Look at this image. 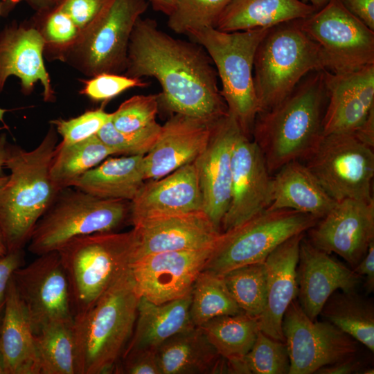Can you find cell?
I'll return each instance as SVG.
<instances>
[{
  "mask_svg": "<svg viewBox=\"0 0 374 374\" xmlns=\"http://www.w3.org/2000/svg\"><path fill=\"white\" fill-rule=\"evenodd\" d=\"M125 75L154 78L168 112L214 123L228 114L214 64L197 43L176 39L140 17L132 30Z\"/></svg>",
  "mask_w": 374,
  "mask_h": 374,
  "instance_id": "cell-1",
  "label": "cell"
},
{
  "mask_svg": "<svg viewBox=\"0 0 374 374\" xmlns=\"http://www.w3.org/2000/svg\"><path fill=\"white\" fill-rule=\"evenodd\" d=\"M57 144L53 125L31 150L8 143L4 166L10 174L0 187V233L8 253L28 244L36 224L61 190L50 175Z\"/></svg>",
  "mask_w": 374,
  "mask_h": 374,
  "instance_id": "cell-2",
  "label": "cell"
},
{
  "mask_svg": "<svg viewBox=\"0 0 374 374\" xmlns=\"http://www.w3.org/2000/svg\"><path fill=\"white\" fill-rule=\"evenodd\" d=\"M327 92L324 70L308 73L280 103L256 118L251 136L271 175L305 160L322 136Z\"/></svg>",
  "mask_w": 374,
  "mask_h": 374,
  "instance_id": "cell-3",
  "label": "cell"
},
{
  "mask_svg": "<svg viewBox=\"0 0 374 374\" xmlns=\"http://www.w3.org/2000/svg\"><path fill=\"white\" fill-rule=\"evenodd\" d=\"M130 269L73 322L76 374H109L134 329L140 299Z\"/></svg>",
  "mask_w": 374,
  "mask_h": 374,
  "instance_id": "cell-4",
  "label": "cell"
},
{
  "mask_svg": "<svg viewBox=\"0 0 374 374\" xmlns=\"http://www.w3.org/2000/svg\"><path fill=\"white\" fill-rule=\"evenodd\" d=\"M326 69L323 52L302 29L301 19L272 27L254 57L253 84L259 112L280 103L308 73Z\"/></svg>",
  "mask_w": 374,
  "mask_h": 374,
  "instance_id": "cell-5",
  "label": "cell"
},
{
  "mask_svg": "<svg viewBox=\"0 0 374 374\" xmlns=\"http://www.w3.org/2000/svg\"><path fill=\"white\" fill-rule=\"evenodd\" d=\"M57 252L69 284L75 317L89 309L130 269L134 255V233L132 229L78 236Z\"/></svg>",
  "mask_w": 374,
  "mask_h": 374,
  "instance_id": "cell-6",
  "label": "cell"
},
{
  "mask_svg": "<svg viewBox=\"0 0 374 374\" xmlns=\"http://www.w3.org/2000/svg\"><path fill=\"white\" fill-rule=\"evenodd\" d=\"M271 28L235 32L207 28L188 35L209 55L220 79V93L228 114L250 138L259 112L253 84L254 57L259 44Z\"/></svg>",
  "mask_w": 374,
  "mask_h": 374,
  "instance_id": "cell-7",
  "label": "cell"
},
{
  "mask_svg": "<svg viewBox=\"0 0 374 374\" xmlns=\"http://www.w3.org/2000/svg\"><path fill=\"white\" fill-rule=\"evenodd\" d=\"M128 203L99 198L74 187L62 189L36 224L28 249L39 256L57 251L78 236L115 231L130 217Z\"/></svg>",
  "mask_w": 374,
  "mask_h": 374,
  "instance_id": "cell-8",
  "label": "cell"
},
{
  "mask_svg": "<svg viewBox=\"0 0 374 374\" xmlns=\"http://www.w3.org/2000/svg\"><path fill=\"white\" fill-rule=\"evenodd\" d=\"M148 5L146 0H108L62 62L89 78L125 73L132 30Z\"/></svg>",
  "mask_w": 374,
  "mask_h": 374,
  "instance_id": "cell-9",
  "label": "cell"
},
{
  "mask_svg": "<svg viewBox=\"0 0 374 374\" xmlns=\"http://www.w3.org/2000/svg\"><path fill=\"white\" fill-rule=\"evenodd\" d=\"M319 220L292 209H265L238 226L222 232L203 271L222 276L239 267L264 262L278 245L306 232Z\"/></svg>",
  "mask_w": 374,
  "mask_h": 374,
  "instance_id": "cell-10",
  "label": "cell"
},
{
  "mask_svg": "<svg viewBox=\"0 0 374 374\" xmlns=\"http://www.w3.org/2000/svg\"><path fill=\"white\" fill-rule=\"evenodd\" d=\"M305 165L336 202L373 200V148L354 133L322 135Z\"/></svg>",
  "mask_w": 374,
  "mask_h": 374,
  "instance_id": "cell-11",
  "label": "cell"
},
{
  "mask_svg": "<svg viewBox=\"0 0 374 374\" xmlns=\"http://www.w3.org/2000/svg\"><path fill=\"white\" fill-rule=\"evenodd\" d=\"M301 26L321 48L326 70L344 73L374 64V30L340 0H328L319 10L301 19Z\"/></svg>",
  "mask_w": 374,
  "mask_h": 374,
  "instance_id": "cell-12",
  "label": "cell"
},
{
  "mask_svg": "<svg viewBox=\"0 0 374 374\" xmlns=\"http://www.w3.org/2000/svg\"><path fill=\"white\" fill-rule=\"evenodd\" d=\"M282 330L287 346L288 374L315 373L359 352L358 341L323 320H311L294 299L284 314Z\"/></svg>",
  "mask_w": 374,
  "mask_h": 374,
  "instance_id": "cell-13",
  "label": "cell"
},
{
  "mask_svg": "<svg viewBox=\"0 0 374 374\" xmlns=\"http://www.w3.org/2000/svg\"><path fill=\"white\" fill-rule=\"evenodd\" d=\"M12 278L34 334L49 323L73 320L69 284L57 251L20 266Z\"/></svg>",
  "mask_w": 374,
  "mask_h": 374,
  "instance_id": "cell-14",
  "label": "cell"
},
{
  "mask_svg": "<svg viewBox=\"0 0 374 374\" xmlns=\"http://www.w3.org/2000/svg\"><path fill=\"white\" fill-rule=\"evenodd\" d=\"M213 249L164 251L134 260L130 269L139 294L157 304L186 295Z\"/></svg>",
  "mask_w": 374,
  "mask_h": 374,
  "instance_id": "cell-15",
  "label": "cell"
},
{
  "mask_svg": "<svg viewBox=\"0 0 374 374\" xmlns=\"http://www.w3.org/2000/svg\"><path fill=\"white\" fill-rule=\"evenodd\" d=\"M271 202V177L253 139L242 132L233 148L231 198L220 230L226 232L267 209Z\"/></svg>",
  "mask_w": 374,
  "mask_h": 374,
  "instance_id": "cell-16",
  "label": "cell"
},
{
  "mask_svg": "<svg viewBox=\"0 0 374 374\" xmlns=\"http://www.w3.org/2000/svg\"><path fill=\"white\" fill-rule=\"evenodd\" d=\"M307 231L308 240L314 247L328 253L339 255L354 269L374 241V199L337 202Z\"/></svg>",
  "mask_w": 374,
  "mask_h": 374,
  "instance_id": "cell-17",
  "label": "cell"
},
{
  "mask_svg": "<svg viewBox=\"0 0 374 374\" xmlns=\"http://www.w3.org/2000/svg\"><path fill=\"white\" fill-rule=\"evenodd\" d=\"M242 132L229 114L215 121L207 145L195 160L203 211L221 231L231 198V160L235 140Z\"/></svg>",
  "mask_w": 374,
  "mask_h": 374,
  "instance_id": "cell-18",
  "label": "cell"
},
{
  "mask_svg": "<svg viewBox=\"0 0 374 374\" xmlns=\"http://www.w3.org/2000/svg\"><path fill=\"white\" fill-rule=\"evenodd\" d=\"M132 224L134 260L155 253L213 248L222 233L202 211L150 217Z\"/></svg>",
  "mask_w": 374,
  "mask_h": 374,
  "instance_id": "cell-19",
  "label": "cell"
},
{
  "mask_svg": "<svg viewBox=\"0 0 374 374\" xmlns=\"http://www.w3.org/2000/svg\"><path fill=\"white\" fill-rule=\"evenodd\" d=\"M44 40L30 20L12 21L0 30V93L10 76L20 80L24 95L35 83L43 87L45 102L55 100V91L44 62Z\"/></svg>",
  "mask_w": 374,
  "mask_h": 374,
  "instance_id": "cell-20",
  "label": "cell"
},
{
  "mask_svg": "<svg viewBox=\"0 0 374 374\" xmlns=\"http://www.w3.org/2000/svg\"><path fill=\"white\" fill-rule=\"evenodd\" d=\"M296 274L298 302L312 321L332 293L357 291L362 283L352 268L314 247L305 235L300 242Z\"/></svg>",
  "mask_w": 374,
  "mask_h": 374,
  "instance_id": "cell-21",
  "label": "cell"
},
{
  "mask_svg": "<svg viewBox=\"0 0 374 374\" xmlns=\"http://www.w3.org/2000/svg\"><path fill=\"white\" fill-rule=\"evenodd\" d=\"M324 83L322 135L355 132L374 109V64L344 73L324 70Z\"/></svg>",
  "mask_w": 374,
  "mask_h": 374,
  "instance_id": "cell-22",
  "label": "cell"
},
{
  "mask_svg": "<svg viewBox=\"0 0 374 374\" xmlns=\"http://www.w3.org/2000/svg\"><path fill=\"white\" fill-rule=\"evenodd\" d=\"M214 123L172 115L161 125L154 143L143 156L145 181L161 178L195 161L207 145Z\"/></svg>",
  "mask_w": 374,
  "mask_h": 374,
  "instance_id": "cell-23",
  "label": "cell"
},
{
  "mask_svg": "<svg viewBox=\"0 0 374 374\" xmlns=\"http://www.w3.org/2000/svg\"><path fill=\"white\" fill-rule=\"evenodd\" d=\"M203 211L202 197L195 162L170 174L145 182L130 202L132 224L143 219Z\"/></svg>",
  "mask_w": 374,
  "mask_h": 374,
  "instance_id": "cell-24",
  "label": "cell"
},
{
  "mask_svg": "<svg viewBox=\"0 0 374 374\" xmlns=\"http://www.w3.org/2000/svg\"><path fill=\"white\" fill-rule=\"evenodd\" d=\"M305 233L287 239L265 260L267 272L265 309L259 317L260 330L272 339L285 342L282 330L284 314L297 296V265L299 247Z\"/></svg>",
  "mask_w": 374,
  "mask_h": 374,
  "instance_id": "cell-25",
  "label": "cell"
},
{
  "mask_svg": "<svg viewBox=\"0 0 374 374\" xmlns=\"http://www.w3.org/2000/svg\"><path fill=\"white\" fill-rule=\"evenodd\" d=\"M0 353L6 374H39L35 334L12 275L0 328Z\"/></svg>",
  "mask_w": 374,
  "mask_h": 374,
  "instance_id": "cell-26",
  "label": "cell"
},
{
  "mask_svg": "<svg viewBox=\"0 0 374 374\" xmlns=\"http://www.w3.org/2000/svg\"><path fill=\"white\" fill-rule=\"evenodd\" d=\"M336 202L305 163L294 160L271 177V202L267 209H292L321 219Z\"/></svg>",
  "mask_w": 374,
  "mask_h": 374,
  "instance_id": "cell-27",
  "label": "cell"
},
{
  "mask_svg": "<svg viewBox=\"0 0 374 374\" xmlns=\"http://www.w3.org/2000/svg\"><path fill=\"white\" fill-rule=\"evenodd\" d=\"M161 374L228 373L226 361L217 352L200 327L179 332L157 349Z\"/></svg>",
  "mask_w": 374,
  "mask_h": 374,
  "instance_id": "cell-28",
  "label": "cell"
},
{
  "mask_svg": "<svg viewBox=\"0 0 374 374\" xmlns=\"http://www.w3.org/2000/svg\"><path fill=\"white\" fill-rule=\"evenodd\" d=\"M190 302L191 292L160 304L140 297L134 329L124 354L134 350H157L172 336L194 327Z\"/></svg>",
  "mask_w": 374,
  "mask_h": 374,
  "instance_id": "cell-29",
  "label": "cell"
},
{
  "mask_svg": "<svg viewBox=\"0 0 374 374\" xmlns=\"http://www.w3.org/2000/svg\"><path fill=\"white\" fill-rule=\"evenodd\" d=\"M300 0H231L218 19L215 28L224 32L271 28L304 19L316 12Z\"/></svg>",
  "mask_w": 374,
  "mask_h": 374,
  "instance_id": "cell-30",
  "label": "cell"
},
{
  "mask_svg": "<svg viewBox=\"0 0 374 374\" xmlns=\"http://www.w3.org/2000/svg\"><path fill=\"white\" fill-rule=\"evenodd\" d=\"M143 156L104 160L78 178L71 187L99 198L131 202L146 181Z\"/></svg>",
  "mask_w": 374,
  "mask_h": 374,
  "instance_id": "cell-31",
  "label": "cell"
},
{
  "mask_svg": "<svg viewBox=\"0 0 374 374\" xmlns=\"http://www.w3.org/2000/svg\"><path fill=\"white\" fill-rule=\"evenodd\" d=\"M257 317L244 312L214 318L200 328L227 363L228 373H239L260 330Z\"/></svg>",
  "mask_w": 374,
  "mask_h": 374,
  "instance_id": "cell-32",
  "label": "cell"
},
{
  "mask_svg": "<svg viewBox=\"0 0 374 374\" xmlns=\"http://www.w3.org/2000/svg\"><path fill=\"white\" fill-rule=\"evenodd\" d=\"M319 315L371 352L374 351V305L357 291L337 290L326 300Z\"/></svg>",
  "mask_w": 374,
  "mask_h": 374,
  "instance_id": "cell-33",
  "label": "cell"
},
{
  "mask_svg": "<svg viewBox=\"0 0 374 374\" xmlns=\"http://www.w3.org/2000/svg\"><path fill=\"white\" fill-rule=\"evenodd\" d=\"M113 154L97 135L70 145L60 142L51 161V179L60 190L71 187L85 172Z\"/></svg>",
  "mask_w": 374,
  "mask_h": 374,
  "instance_id": "cell-34",
  "label": "cell"
},
{
  "mask_svg": "<svg viewBox=\"0 0 374 374\" xmlns=\"http://www.w3.org/2000/svg\"><path fill=\"white\" fill-rule=\"evenodd\" d=\"M73 322L51 323L35 334L39 374H76Z\"/></svg>",
  "mask_w": 374,
  "mask_h": 374,
  "instance_id": "cell-35",
  "label": "cell"
},
{
  "mask_svg": "<svg viewBox=\"0 0 374 374\" xmlns=\"http://www.w3.org/2000/svg\"><path fill=\"white\" fill-rule=\"evenodd\" d=\"M242 312L222 276L200 272L191 290L190 317L195 326L200 327L218 317Z\"/></svg>",
  "mask_w": 374,
  "mask_h": 374,
  "instance_id": "cell-36",
  "label": "cell"
},
{
  "mask_svg": "<svg viewBox=\"0 0 374 374\" xmlns=\"http://www.w3.org/2000/svg\"><path fill=\"white\" fill-rule=\"evenodd\" d=\"M222 277L242 312L258 319L265 309L267 297V272L265 262L237 267Z\"/></svg>",
  "mask_w": 374,
  "mask_h": 374,
  "instance_id": "cell-37",
  "label": "cell"
},
{
  "mask_svg": "<svg viewBox=\"0 0 374 374\" xmlns=\"http://www.w3.org/2000/svg\"><path fill=\"white\" fill-rule=\"evenodd\" d=\"M42 35L44 57L60 60L78 39L80 30L70 17L57 6L36 11L30 20Z\"/></svg>",
  "mask_w": 374,
  "mask_h": 374,
  "instance_id": "cell-38",
  "label": "cell"
},
{
  "mask_svg": "<svg viewBox=\"0 0 374 374\" xmlns=\"http://www.w3.org/2000/svg\"><path fill=\"white\" fill-rule=\"evenodd\" d=\"M231 0H175L168 16V26L175 33L188 35L207 28H215Z\"/></svg>",
  "mask_w": 374,
  "mask_h": 374,
  "instance_id": "cell-39",
  "label": "cell"
},
{
  "mask_svg": "<svg viewBox=\"0 0 374 374\" xmlns=\"http://www.w3.org/2000/svg\"><path fill=\"white\" fill-rule=\"evenodd\" d=\"M290 359L285 342L276 340L260 330L245 355L239 373L287 374Z\"/></svg>",
  "mask_w": 374,
  "mask_h": 374,
  "instance_id": "cell-40",
  "label": "cell"
},
{
  "mask_svg": "<svg viewBox=\"0 0 374 374\" xmlns=\"http://www.w3.org/2000/svg\"><path fill=\"white\" fill-rule=\"evenodd\" d=\"M159 108L157 95H136L122 103L112 113L111 122L123 133H138L159 128L156 117Z\"/></svg>",
  "mask_w": 374,
  "mask_h": 374,
  "instance_id": "cell-41",
  "label": "cell"
},
{
  "mask_svg": "<svg viewBox=\"0 0 374 374\" xmlns=\"http://www.w3.org/2000/svg\"><path fill=\"white\" fill-rule=\"evenodd\" d=\"M161 128V126L150 131L127 134L117 130L110 120L96 135L114 154L145 155L154 143Z\"/></svg>",
  "mask_w": 374,
  "mask_h": 374,
  "instance_id": "cell-42",
  "label": "cell"
},
{
  "mask_svg": "<svg viewBox=\"0 0 374 374\" xmlns=\"http://www.w3.org/2000/svg\"><path fill=\"white\" fill-rule=\"evenodd\" d=\"M111 118L112 113L100 108L85 112L78 117L68 120L54 119L51 121V124L62 136L61 142L70 145L96 135Z\"/></svg>",
  "mask_w": 374,
  "mask_h": 374,
  "instance_id": "cell-43",
  "label": "cell"
},
{
  "mask_svg": "<svg viewBox=\"0 0 374 374\" xmlns=\"http://www.w3.org/2000/svg\"><path fill=\"white\" fill-rule=\"evenodd\" d=\"M147 85L148 83L143 82L142 78L103 73L84 81V87L80 93L93 100L105 101L117 96L129 89L145 87Z\"/></svg>",
  "mask_w": 374,
  "mask_h": 374,
  "instance_id": "cell-44",
  "label": "cell"
},
{
  "mask_svg": "<svg viewBox=\"0 0 374 374\" xmlns=\"http://www.w3.org/2000/svg\"><path fill=\"white\" fill-rule=\"evenodd\" d=\"M115 374H161L157 350H134L123 355L116 365Z\"/></svg>",
  "mask_w": 374,
  "mask_h": 374,
  "instance_id": "cell-45",
  "label": "cell"
},
{
  "mask_svg": "<svg viewBox=\"0 0 374 374\" xmlns=\"http://www.w3.org/2000/svg\"><path fill=\"white\" fill-rule=\"evenodd\" d=\"M108 0H61L56 6L80 31L98 15Z\"/></svg>",
  "mask_w": 374,
  "mask_h": 374,
  "instance_id": "cell-46",
  "label": "cell"
},
{
  "mask_svg": "<svg viewBox=\"0 0 374 374\" xmlns=\"http://www.w3.org/2000/svg\"><path fill=\"white\" fill-rule=\"evenodd\" d=\"M24 265L23 250L0 256V328L3 321L6 291L14 271Z\"/></svg>",
  "mask_w": 374,
  "mask_h": 374,
  "instance_id": "cell-47",
  "label": "cell"
},
{
  "mask_svg": "<svg viewBox=\"0 0 374 374\" xmlns=\"http://www.w3.org/2000/svg\"><path fill=\"white\" fill-rule=\"evenodd\" d=\"M357 355L348 357L344 359L324 366L315 373L319 374H351L362 373L366 369L363 361Z\"/></svg>",
  "mask_w": 374,
  "mask_h": 374,
  "instance_id": "cell-48",
  "label": "cell"
},
{
  "mask_svg": "<svg viewBox=\"0 0 374 374\" xmlns=\"http://www.w3.org/2000/svg\"><path fill=\"white\" fill-rule=\"evenodd\" d=\"M345 7L374 30V0H340Z\"/></svg>",
  "mask_w": 374,
  "mask_h": 374,
  "instance_id": "cell-49",
  "label": "cell"
},
{
  "mask_svg": "<svg viewBox=\"0 0 374 374\" xmlns=\"http://www.w3.org/2000/svg\"><path fill=\"white\" fill-rule=\"evenodd\" d=\"M353 269L360 277H364V288L366 293H372L374 290V241L369 244L365 256Z\"/></svg>",
  "mask_w": 374,
  "mask_h": 374,
  "instance_id": "cell-50",
  "label": "cell"
},
{
  "mask_svg": "<svg viewBox=\"0 0 374 374\" xmlns=\"http://www.w3.org/2000/svg\"><path fill=\"white\" fill-rule=\"evenodd\" d=\"M61 0H1L0 16L6 17L16 7L22 2L26 1L35 11L50 8L56 6Z\"/></svg>",
  "mask_w": 374,
  "mask_h": 374,
  "instance_id": "cell-51",
  "label": "cell"
},
{
  "mask_svg": "<svg viewBox=\"0 0 374 374\" xmlns=\"http://www.w3.org/2000/svg\"><path fill=\"white\" fill-rule=\"evenodd\" d=\"M354 134L364 143L374 147V109L371 111L365 121Z\"/></svg>",
  "mask_w": 374,
  "mask_h": 374,
  "instance_id": "cell-52",
  "label": "cell"
},
{
  "mask_svg": "<svg viewBox=\"0 0 374 374\" xmlns=\"http://www.w3.org/2000/svg\"><path fill=\"white\" fill-rule=\"evenodd\" d=\"M154 10L168 16L175 6V0H150Z\"/></svg>",
  "mask_w": 374,
  "mask_h": 374,
  "instance_id": "cell-53",
  "label": "cell"
},
{
  "mask_svg": "<svg viewBox=\"0 0 374 374\" xmlns=\"http://www.w3.org/2000/svg\"><path fill=\"white\" fill-rule=\"evenodd\" d=\"M8 142L5 134H2L0 138V175H3V169L5 167V161L7 153Z\"/></svg>",
  "mask_w": 374,
  "mask_h": 374,
  "instance_id": "cell-54",
  "label": "cell"
},
{
  "mask_svg": "<svg viewBox=\"0 0 374 374\" xmlns=\"http://www.w3.org/2000/svg\"><path fill=\"white\" fill-rule=\"evenodd\" d=\"M300 1H301L302 2L305 3H308L312 6L317 10L318 8H321L322 7H323L328 1V0H300Z\"/></svg>",
  "mask_w": 374,
  "mask_h": 374,
  "instance_id": "cell-55",
  "label": "cell"
},
{
  "mask_svg": "<svg viewBox=\"0 0 374 374\" xmlns=\"http://www.w3.org/2000/svg\"><path fill=\"white\" fill-rule=\"evenodd\" d=\"M8 253L2 236L0 233V256L6 255Z\"/></svg>",
  "mask_w": 374,
  "mask_h": 374,
  "instance_id": "cell-56",
  "label": "cell"
},
{
  "mask_svg": "<svg viewBox=\"0 0 374 374\" xmlns=\"http://www.w3.org/2000/svg\"><path fill=\"white\" fill-rule=\"evenodd\" d=\"M8 112V109L0 107V121L3 122L5 114ZM1 134H0L1 138Z\"/></svg>",
  "mask_w": 374,
  "mask_h": 374,
  "instance_id": "cell-57",
  "label": "cell"
},
{
  "mask_svg": "<svg viewBox=\"0 0 374 374\" xmlns=\"http://www.w3.org/2000/svg\"><path fill=\"white\" fill-rule=\"evenodd\" d=\"M0 374H6L1 355L0 353Z\"/></svg>",
  "mask_w": 374,
  "mask_h": 374,
  "instance_id": "cell-58",
  "label": "cell"
},
{
  "mask_svg": "<svg viewBox=\"0 0 374 374\" xmlns=\"http://www.w3.org/2000/svg\"><path fill=\"white\" fill-rule=\"evenodd\" d=\"M8 175H0V187L6 181Z\"/></svg>",
  "mask_w": 374,
  "mask_h": 374,
  "instance_id": "cell-59",
  "label": "cell"
}]
</instances>
